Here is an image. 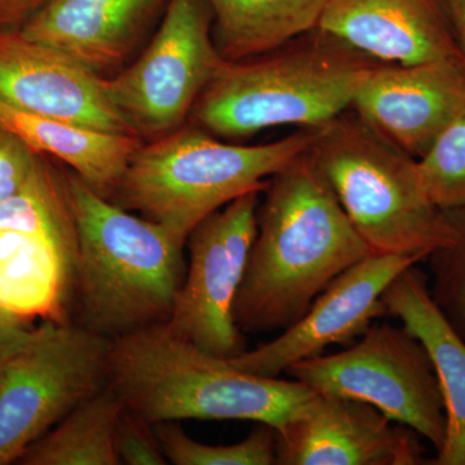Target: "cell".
<instances>
[{"label": "cell", "mask_w": 465, "mask_h": 465, "mask_svg": "<svg viewBox=\"0 0 465 465\" xmlns=\"http://www.w3.org/2000/svg\"><path fill=\"white\" fill-rule=\"evenodd\" d=\"M234 304L242 332L283 331L369 247L308 150L269 180Z\"/></svg>", "instance_id": "cell-1"}, {"label": "cell", "mask_w": 465, "mask_h": 465, "mask_svg": "<svg viewBox=\"0 0 465 465\" xmlns=\"http://www.w3.org/2000/svg\"><path fill=\"white\" fill-rule=\"evenodd\" d=\"M108 384L124 409L150 425L250 420L280 430L318 391L295 379L250 374L153 324L110 341Z\"/></svg>", "instance_id": "cell-2"}, {"label": "cell", "mask_w": 465, "mask_h": 465, "mask_svg": "<svg viewBox=\"0 0 465 465\" xmlns=\"http://www.w3.org/2000/svg\"><path fill=\"white\" fill-rule=\"evenodd\" d=\"M65 173L78 235L79 324L114 339L167 322L185 280L186 242Z\"/></svg>", "instance_id": "cell-3"}, {"label": "cell", "mask_w": 465, "mask_h": 465, "mask_svg": "<svg viewBox=\"0 0 465 465\" xmlns=\"http://www.w3.org/2000/svg\"><path fill=\"white\" fill-rule=\"evenodd\" d=\"M314 34L262 56L224 61L189 124L231 142L280 125L318 128L342 114L379 61L318 29Z\"/></svg>", "instance_id": "cell-4"}, {"label": "cell", "mask_w": 465, "mask_h": 465, "mask_svg": "<svg viewBox=\"0 0 465 465\" xmlns=\"http://www.w3.org/2000/svg\"><path fill=\"white\" fill-rule=\"evenodd\" d=\"M314 128L262 145H237L192 124L143 143L110 200L186 242L220 208L252 192L307 152Z\"/></svg>", "instance_id": "cell-5"}, {"label": "cell", "mask_w": 465, "mask_h": 465, "mask_svg": "<svg viewBox=\"0 0 465 465\" xmlns=\"http://www.w3.org/2000/svg\"><path fill=\"white\" fill-rule=\"evenodd\" d=\"M308 154L375 255H421L455 238L445 211L428 195L418 159L358 116L314 128Z\"/></svg>", "instance_id": "cell-6"}, {"label": "cell", "mask_w": 465, "mask_h": 465, "mask_svg": "<svg viewBox=\"0 0 465 465\" xmlns=\"http://www.w3.org/2000/svg\"><path fill=\"white\" fill-rule=\"evenodd\" d=\"M110 341L66 320H47L0 369V465L26 450L108 384Z\"/></svg>", "instance_id": "cell-7"}, {"label": "cell", "mask_w": 465, "mask_h": 465, "mask_svg": "<svg viewBox=\"0 0 465 465\" xmlns=\"http://www.w3.org/2000/svg\"><path fill=\"white\" fill-rule=\"evenodd\" d=\"M286 375L318 393L374 406L394 423L430 440L437 452L445 443V402L439 379L423 344L406 327L374 322L351 348L302 361Z\"/></svg>", "instance_id": "cell-8"}, {"label": "cell", "mask_w": 465, "mask_h": 465, "mask_svg": "<svg viewBox=\"0 0 465 465\" xmlns=\"http://www.w3.org/2000/svg\"><path fill=\"white\" fill-rule=\"evenodd\" d=\"M224 61L213 43L206 0H168L146 47L106 79V90L134 134L154 142L188 124Z\"/></svg>", "instance_id": "cell-9"}, {"label": "cell", "mask_w": 465, "mask_h": 465, "mask_svg": "<svg viewBox=\"0 0 465 465\" xmlns=\"http://www.w3.org/2000/svg\"><path fill=\"white\" fill-rule=\"evenodd\" d=\"M262 193L242 195L193 229L185 280L164 322L174 335L226 360L246 351L234 304L258 232Z\"/></svg>", "instance_id": "cell-10"}, {"label": "cell", "mask_w": 465, "mask_h": 465, "mask_svg": "<svg viewBox=\"0 0 465 465\" xmlns=\"http://www.w3.org/2000/svg\"><path fill=\"white\" fill-rule=\"evenodd\" d=\"M421 255H375L351 265L324 287L304 316L273 341L229 361L250 374L280 378L295 363L320 356L330 345L348 344L376 320L387 317L382 293Z\"/></svg>", "instance_id": "cell-11"}, {"label": "cell", "mask_w": 465, "mask_h": 465, "mask_svg": "<svg viewBox=\"0 0 465 465\" xmlns=\"http://www.w3.org/2000/svg\"><path fill=\"white\" fill-rule=\"evenodd\" d=\"M465 105V61L376 64L351 108L388 142L423 157Z\"/></svg>", "instance_id": "cell-12"}, {"label": "cell", "mask_w": 465, "mask_h": 465, "mask_svg": "<svg viewBox=\"0 0 465 465\" xmlns=\"http://www.w3.org/2000/svg\"><path fill=\"white\" fill-rule=\"evenodd\" d=\"M278 465L427 464L420 436L361 401L318 393L298 418L275 430Z\"/></svg>", "instance_id": "cell-13"}, {"label": "cell", "mask_w": 465, "mask_h": 465, "mask_svg": "<svg viewBox=\"0 0 465 465\" xmlns=\"http://www.w3.org/2000/svg\"><path fill=\"white\" fill-rule=\"evenodd\" d=\"M0 100L33 114L136 136L110 99L106 78L21 30H0Z\"/></svg>", "instance_id": "cell-14"}, {"label": "cell", "mask_w": 465, "mask_h": 465, "mask_svg": "<svg viewBox=\"0 0 465 465\" xmlns=\"http://www.w3.org/2000/svg\"><path fill=\"white\" fill-rule=\"evenodd\" d=\"M167 5L168 0H50L21 32L108 79L134 61Z\"/></svg>", "instance_id": "cell-15"}, {"label": "cell", "mask_w": 465, "mask_h": 465, "mask_svg": "<svg viewBox=\"0 0 465 465\" xmlns=\"http://www.w3.org/2000/svg\"><path fill=\"white\" fill-rule=\"evenodd\" d=\"M317 29L379 63L465 61L440 0H329Z\"/></svg>", "instance_id": "cell-16"}, {"label": "cell", "mask_w": 465, "mask_h": 465, "mask_svg": "<svg viewBox=\"0 0 465 465\" xmlns=\"http://www.w3.org/2000/svg\"><path fill=\"white\" fill-rule=\"evenodd\" d=\"M390 317L423 344L445 402L446 439L430 464L465 465V341L430 295L418 264L401 272L382 293Z\"/></svg>", "instance_id": "cell-17"}, {"label": "cell", "mask_w": 465, "mask_h": 465, "mask_svg": "<svg viewBox=\"0 0 465 465\" xmlns=\"http://www.w3.org/2000/svg\"><path fill=\"white\" fill-rule=\"evenodd\" d=\"M0 125L38 154L67 164L94 191L112 197L140 137L106 133L61 119L33 114L0 100Z\"/></svg>", "instance_id": "cell-18"}, {"label": "cell", "mask_w": 465, "mask_h": 465, "mask_svg": "<svg viewBox=\"0 0 465 465\" xmlns=\"http://www.w3.org/2000/svg\"><path fill=\"white\" fill-rule=\"evenodd\" d=\"M76 252L38 232L0 231V305L16 316L64 318Z\"/></svg>", "instance_id": "cell-19"}, {"label": "cell", "mask_w": 465, "mask_h": 465, "mask_svg": "<svg viewBox=\"0 0 465 465\" xmlns=\"http://www.w3.org/2000/svg\"><path fill=\"white\" fill-rule=\"evenodd\" d=\"M216 50L228 63L262 56L317 29L329 0H206Z\"/></svg>", "instance_id": "cell-20"}, {"label": "cell", "mask_w": 465, "mask_h": 465, "mask_svg": "<svg viewBox=\"0 0 465 465\" xmlns=\"http://www.w3.org/2000/svg\"><path fill=\"white\" fill-rule=\"evenodd\" d=\"M124 410L109 384L85 399L34 442L20 463L25 465H119L115 427Z\"/></svg>", "instance_id": "cell-21"}, {"label": "cell", "mask_w": 465, "mask_h": 465, "mask_svg": "<svg viewBox=\"0 0 465 465\" xmlns=\"http://www.w3.org/2000/svg\"><path fill=\"white\" fill-rule=\"evenodd\" d=\"M168 463L174 465H273L275 428L259 423L241 442L207 445L188 436L177 421L153 425Z\"/></svg>", "instance_id": "cell-22"}, {"label": "cell", "mask_w": 465, "mask_h": 465, "mask_svg": "<svg viewBox=\"0 0 465 465\" xmlns=\"http://www.w3.org/2000/svg\"><path fill=\"white\" fill-rule=\"evenodd\" d=\"M425 191L440 210L465 207V105L418 159Z\"/></svg>", "instance_id": "cell-23"}, {"label": "cell", "mask_w": 465, "mask_h": 465, "mask_svg": "<svg viewBox=\"0 0 465 465\" xmlns=\"http://www.w3.org/2000/svg\"><path fill=\"white\" fill-rule=\"evenodd\" d=\"M445 211L455 238L428 256L430 295L465 341V207Z\"/></svg>", "instance_id": "cell-24"}, {"label": "cell", "mask_w": 465, "mask_h": 465, "mask_svg": "<svg viewBox=\"0 0 465 465\" xmlns=\"http://www.w3.org/2000/svg\"><path fill=\"white\" fill-rule=\"evenodd\" d=\"M114 439L115 451L121 464H168L153 425L137 418L128 410L124 409L119 415Z\"/></svg>", "instance_id": "cell-25"}, {"label": "cell", "mask_w": 465, "mask_h": 465, "mask_svg": "<svg viewBox=\"0 0 465 465\" xmlns=\"http://www.w3.org/2000/svg\"><path fill=\"white\" fill-rule=\"evenodd\" d=\"M36 159L38 153L0 125V203L25 185Z\"/></svg>", "instance_id": "cell-26"}, {"label": "cell", "mask_w": 465, "mask_h": 465, "mask_svg": "<svg viewBox=\"0 0 465 465\" xmlns=\"http://www.w3.org/2000/svg\"><path fill=\"white\" fill-rule=\"evenodd\" d=\"M50 0H0V30H21Z\"/></svg>", "instance_id": "cell-27"}, {"label": "cell", "mask_w": 465, "mask_h": 465, "mask_svg": "<svg viewBox=\"0 0 465 465\" xmlns=\"http://www.w3.org/2000/svg\"><path fill=\"white\" fill-rule=\"evenodd\" d=\"M32 330L26 326L0 327V369L15 351L29 338Z\"/></svg>", "instance_id": "cell-28"}, {"label": "cell", "mask_w": 465, "mask_h": 465, "mask_svg": "<svg viewBox=\"0 0 465 465\" xmlns=\"http://www.w3.org/2000/svg\"><path fill=\"white\" fill-rule=\"evenodd\" d=\"M440 3L465 58V0H440Z\"/></svg>", "instance_id": "cell-29"}, {"label": "cell", "mask_w": 465, "mask_h": 465, "mask_svg": "<svg viewBox=\"0 0 465 465\" xmlns=\"http://www.w3.org/2000/svg\"><path fill=\"white\" fill-rule=\"evenodd\" d=\"M26 326V321L0 305V327Z\"/></svg>", "instance_id": "cell-30"}]
</instances>
